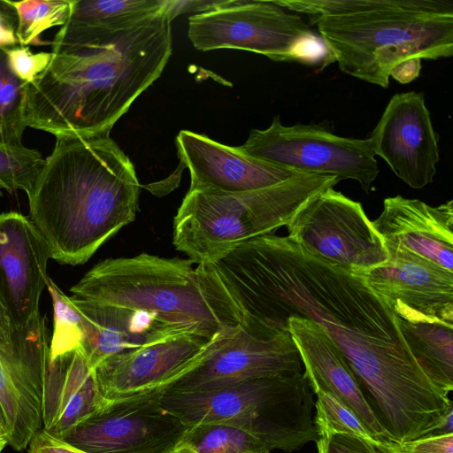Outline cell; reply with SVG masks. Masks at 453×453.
Here are the masks:
<instances>
[{
    "mask_svg": "<svg viewBox=\"0 0 453 453\" xmlns=\"http://www.w3.org/2000/svg\"><path fill=\"white\" fill-rule=\"evenodd\" d=\"M211 265L250 334L274 337L288 331V317L319 324L395 441L430 432L447 414L449 398L426 376L397 316L361 275L273 234L240 244Z\"/></svg>",
    "mask_w": 453,
    "mask_h": 453,
    "instance_id": "1",
    "label": "cell"
},
{
    "mask_svg": "<svg viewBox=\"0 0 453 453\" xmlns=\"http://www.w3.org/2000/svg\"><path fill=\"white\" fill-rule=\"evenodd\" d=\"M164 12L111 29L64 24L47 69L27 86V127L57 136L110 133L159 76L173 50Z\"/></svg>",
    "mask_w": 453,
    "mask_h": 453,
    "instance_id": "2",
    "label": "cell"
},
{
    "mask_svg": "<svg viewBox=\"0 0 453 453\" xmlns=\"http://www.w3.org/2000/svg\"><path fill=\"white\" fill-rule=\"evenodd\" d=\"M133 163L110 133L57 136L27 195L28 218L61 265L86 263L138 210Z\"/></svg>",
    "mask_w": 453,
    "mask_h": 453,
    "instance_id": "3",
    "label": "cell"
},
{
    "mask_svg": "<svg viewBox=\"0 0 453 453\" xmlns=\"http://www.w3.org/2000/svg\"><path fill=\"white\" fill-rule=\"evenodd\" d=\"M305 13L340 70L387 88L418 77L421 59L453 54L450 0H275Z\"/></svg>",
    "mask_w": 453,
    "mask_h": 453,
    "instance_id": "4",
    "label": "cell"
},
{
    "mask_svg": "<svg viewBox=\"0 0 453 453\" xmlns=\"http://www.w3.org/2000/svg\"><path fill=\"white\" fill-rule=\"evenodd\" d=\"M148 253L107 258L70 288L71 297L146 311L185 333L213 339L242 326L234 302L210 264Z\"/></svg>",
    "mask_w": 453,
    "mask_h": 453,
    "instance_id": "5",
    "label": "cell"
},
{
    "mask_svg": "<svg viewBox=\"0 0 453 453\" xmlns=\"http://www.w3.org/2000/svg\"><path fill=\"white\" fill-rule=\"evenodd\" d=\"M339 181L333 175L296 173L248 192L188 189L173 219V245L194 264L213 263L240 244L287 226L310 198Z\"/></svg>",
    "mask_w": 453,
    "mask_h": 453,
    "instance_id": "6",
    "label": "cell"
},
{
    "mask_svg": "<svg viewBox=\"0 0 453 453\" xmlns=\"http://www.w3.org/2000/svg\"><path fill=\"white\" fill-rule=\"evenodd\" d=\"M311 391L305 374L300 372L210 389L161 391L160 402L188 427L226 420L250 421L271 436L276 449L290 453L318 438Z\"/></svg>",
    "mask_w": 453,
    "mask_h": 453,
    "instance_id": "7",
    "label": "cell"
},
{
    "mask_svg": "<svg viewBox=\"0 0 453 453\" xmlns=\"http://www.w3.org/2000/svg\"><path fill=\"white\" fill-rule=\"evenodd\" d=\"M242 153L297 173L333 175L355 180L369 193L379 174L370 141L342 137L319 125L284 126L275 116L264 130L253 129Z\"/></svg>",
    "mask_w": 453,
    "mask_h": 453,
    "instance_id": "8",
    "label": "cell"
},
{
    "mask_svg": "<svg viewBox=\"0 0 453 453\" xmlns=\"http://www.w3.org/2000/svg\"><path fill=\"white\" fill-rule=\"evenodd\" d=\"M314 35L299 15L276 1H219L213 9L191 15L188 27L196 50H242L274 61H298L302 46Z\"/></svg>",
    "mask_w": 453,
    "mask_h": 453,
    "instance_id": "9",
    "label": "cell"
},
{
    "mask_svg": "<svg viewBox=\"0 0 453 453\" xmlns=\"http://www.w3.org/2000/svg\"><path fill=\"white\" fill-rule=\"evenodd\" d=\"M286 226L309 253L357 275L389 257L362 204L334 188L310 198Z\"/></svg>",
    "mask_w": 453,
    "mask_h": 453,
    "instance_id": "10",
    "label": "cell"
},
{
    "mask_svg": "<svg viewBox=\"0 0 453 453\" xmlns=\"http://www.w3.org/2000/svg\"><path fill=\"white\" fill-rule=\"evenodd\" d=\"M161 394L105 400L60 439L88 453H173L188 426L162 406Z\"/></svg>",
    "mask_w": 453,
    "mask_h": 453,
    "instance_id": "11",
    "label": "cell"
},
{
    "mask_svg": "<svg viewBox=\"0 0 453 453\" xmlns=\"http://www.w3.org/2000/svg\"><path fill=\"white\" fill-rule=\"evenodd\" d=\"M302 365L288 331L264 339L239 325L217 334L188 368L157 390H203L257 378L300 373Z\"/></svg>",
    "mask_w": 453,
    "mask_h": 453,
    "instance_id": "12",
    "label": "cell"
},
{
    "mask_svg": "<svg viewBox=\"0 0 453 453\" xmlns=\"http://www.w3.org/2000/svg\"><path fill=\"white\" fill-rule=\"evenodd\" d=\"M368 140L374 155L411 188L433 182L440 160L439 135L422 92L394 95Z\"/></svg>",
    "mask_w": 453,
    "mask_h": 453,
    "instance_id": "13",
    "label": "cell"
},
{
    "mask_svg": "<svg viewBox=\"0 0 453 453\" xmlns=\"http://www.w3.org/2000/svg\"><path fill=\"white\" fill-rule=\"evenodd\" d=\"M361 275L400 319L453 325V272L399 249Z\"/></svg>",
    "mask_w": 453,
    "mask_h": 453,
    "instance_id": "14",
    "label": "cell"
},
{
    "mask_svg": "<svg viewBox=\"0 0 453 453\" xmlns=\"http://www.w3.org/2000/svg\"><path fill=\"white\" fill-rule=\"evenodd\" d=\"M14 350L0 353V406L8 444L27 448L42 428V375L50 340L44 317L14 333Z\"/></svg>",
    "mask_w": 453,
    "mask_h": 453,
    "instance_id": "15",
    "label": "cell"
},
{
    "mask_svg": "<svg viewBox=\"0 0 453 453\" xmlns=\"http://www.w3.org/2000/svg\"><path fill=\"white\" fill-rule=\"evenodd\" d=\"M49 246L27 216L0 213V303L15 330L37 319L47 287Z\"/></svg>",
    "mask_w": 453,
    "mask_h": 453,
    "instance_id": "16",
    "label": "cell"
},
{
    "mask_svg": "<svg viewBox=\"0 0 453 453\" xmlns=\"http://www.w3.org/2000/svg\"><path fill=\"white\" fill-rule=\"evenodd\" d=\"M211 341L179 334L112 357L94 370L100 393L113 400L160 389L188 368Z\"/></svg>",
    "mask_w": 453,
    "mask_h": 453,
    "instance_id": "17",
    "label": "cell"
},
{
    "mask_svg": "<svg viewBox=\"0 0 453 453\" xmlns=\"http://www.w3.org/2000/svg\"><path fill=\"white\" fill-rule=\"evenodd\" d=\"M286 327L297 348L311 390L328 394L348 407L377 441L395 442L377 419L344 355L324 328L300 317H288Z\"/></svg>",
    "mask_w": 453,
    "mask_h": 453,
    "instance_id": "18",
    "label": "cell"
},
{
    "mask_svg": "<svg viewBox=\"0 0 453 453\" xmlns=\"http://www.w3.org/2000/svg\"><path fill=\"white\" fill-rule=\"evenodd\" d=\"M176 145L190 173V190L248 192L274 186L297 173L188 130L178 134Z\"/></svg>",
    "mask_w": 453,
    "mask_h": 453,
    "instance_id": "19",
    "label": "cell"
},
{
    "mask_svg": "<svg viewBox=\"0 0 453 453\" xmlns=\"http://www.w3.org/2000/svg\"><path fill=\"white\" fill-rule=\"evenodd\" d=\"M372 224L387 249H399L453 272V201L431 206L402 196L387 197Z\"/></svg>",
    "mask_w": 453,
    "mask_h": 453,
    "instance_id": "20",
    "label": "cell"
},
{
    "mask_svg": "<svg viewBox=\"0 0 453 453\" xmlns=\"http://www.w3.org/2000/svg\"><path fill=\"white\" fill-rule=\"evenodd\" d=\"M70 298L80 314V349L92 370L112 357L185 334L146 311Z\"/></svg>",
    "mask_w": 453,
    "mask_h": 453,
    "instance_id": "21",
    "label": "cell"
},
{
    "mask_svg": "<svg viewBox=\"0 0 453 453\" xmlns=\"http://www.w3.org/2000/svg\"><path fill=\"white\" fill-rule=\"evenodd\" d=\"M413 357L429 380L445 395L453 390V325L411 323L397 317Z\"/></svg>",
    "mask_w": 453,
    "mask_h": 453,
    "instance_id": "22",
    "label": "cell"
},
{
    "mask_svg": "<svg viewBox=\"0 0 453 453\" xmlns=\"http://www.w3.org/2000/svg\"><path fill=\"white\" fill-rule=\"evenodd\" d=\"M94 378L95 371L80 348L53 358L48 351L42 375V428L52 427L69 401Z\"/></svg>",
    "mask_w": 453,
    "mask_h": 453,
    "instance_id": "23",
    "label": "cell"
},
{
    "mask_svg": "<svg viewBox=\"0 0 453 453\" xmlns=\"http://www.w3.org/2000/svg\"><path fill=\"white\" fill-rule=\"evenodd\" d=\"M180 444L198 453H270L275 449L269 434L248 420L190 426Z\"/></svg>",
    "mask_w": 453,
    "mask_h": 453,
    "instance_id": "24",
    "label": "cell"
},
{
    "mask_svg": "<svg viewBox=\"0 0 453 453\" xmlns=\"http://www.w3.org/2000/svg\"><path fill=\"white\" fill-rule=\"evenodd\" d=\"M167 0H72L65 23L125 28L164 12Z\"/></svg>",
    "mask_w": 453,
    "mask_h": 453,
    "instance_id": "25",
    "label": "cell"
},
{
    "mask_svg": "<svg viewBox=\"0 0 453 453\" xmlns=\"http://www.w3.org/2000/svg\"><path fill=\"white\" fill-rule=\"evenodd\" d=\"M17 15L16 36L21 46L43 44L42 34L68 19L72 0L9 1Z\"/></svg>",
    "mask_w": 453,
    "mask_h": 453,
    "instance_id": "26",
    "label": "cell"
},
{
    "mask_svg": "<svg viewBox=\"0 0 453 453\" xmlns=\"http://www.w3.org/2000/svg\"><path fill=\"white\" fill-rule=\"evenodd\" d=\"M27 86L12 73L4 50L0 49V143H22L27 127Z\"/></svg>",
    "mask_w": 453,
    "mask_h": 453,
    "instance_id": "27",
    "label": "cell"
},
{
    "mask_svg": "<svg viewBox=\"0 0 453 453\" xmlns=\"http://www.w3.org/2000/svg\"><path fill=\"white\" fill-rule=\"evenodd\" d=\"M46 159L34 149L20 144L0 143V184L12 193H30Z\"/></svg>",
    "mask_w": 453,
    "mask_h": 453,
    "instance_id": "28",
    "label": "cell"
},
{
    "mask_svg": "<svg viewBox=\"0 0 453 453\" xmlns=\"http://www.w3.org/2000/svg\"><path fill=\"white\" fill-rule=\"evenodd\" d=\"M46 288L53 304V334L49 345V357L53 358L80 348L81 331L80 314L70 296H66L50 276Z\"/></svg>",
    "mask_w": 453,
    "mask_h": 453,
    "instance_id": "29",
    "label": "cell"
},
{
    "mask_svg": "<svg viewBox=\"0 0 453 453\" xmlns=\"http://www.w3.org/2000/svg\"><path fill=\"white\" fill-rule=\"evenodd\" d=\"M315 394L317 401L314 403L313 422L318 434H344L376 441L348 407L328 394L321 391Z\"/></svg>",
    "mask_w": 453,
    "mask_h": 453,
    "instance_id": "30",
    "label": "cell"
},
{
    "mask_svg": "<svg viewBox=\"0 0 453 453\" xmlns=\"http://www.w3.org/2000/svg\"><path fill=\"white\" fill-rule=\"evenodd\" d=\"M12 73L21 81L32 83L49 66L53 53H33L29 46H13L3 49Z\"/></svg>",
    "mask_w": 453,
    "mask_h": 453,
    "instance_id": "31",
    "label": "cell"
},
{
    "mask_svg": "<svg viewBox=\"0 0 453 453\" xmlns=\"http://www.w3.org/2000/svg\"><path fill=\"white\" fill-rule=\"evenodd\" d=\"M318 453H393L391 444L344 434H318L315 441Z\"/></svg>",
    "mask_w": 453,
    "mask_h": 453,
    "instance_id": "32",
    "label": "cell"
},
{
    "mask_svg": "<svg viewBox=\"0 0 453 453\" xmlns=\"http://www.w3.org/2000/svg\"><path fill=\"white\" fill-rule=\"evenodd\" d=\"M396 453H453V432H435L402 443L394 442Z\"/></svg>",
    "mask_w": 453,
    "mask_h": 453,
    "instance_id": "33",
    "label": "cell"
},
{
    "mask_svg": "<svg viewBox=\"0 0 453 453\" xmlns=\"http://www.w3.org/2000/svg\"><path fill=\"white\" fill-rule=\"evenodd\" d=\"M27 453H88L42 428L27 445Z\"/></svg>",
    "mask_w": 453,
    "mask_h": 453,
    "instance_id": "34",
    "label": "cell"
},
{
    "mask_svg": "<svg viewBox=\"0 0 453 453\" xmlns=\"http://www.w3.org/2000/svg\"><path fill=\"white\" fill-rule=\"evenodd\" d=\"M17 15L13 11H0V49H7L19 43L16 36Z\"/></svg>",
    "mask_w": 453,
    "mask_h": 453,
    "instance_id": "35",
    "label": "cell"
},
{
    "mask_svg": "<svg viewBox=\"0 0 453 453\" xmlns=\"http://www.w3.org/2000/svg\"><path fill=\"white\" fill-rule=\"evenodd\" d=\"M14 327L5 308L0 303V352L11 354L14 350Z\"/></svg>",
    "mask_w": 453,
    "mask_h": 453,
    "instance_id": "36",
    "label": "cell"
},
{
    "mask_svg": "<svg viewBox=\"0 0 453 453\" xmlns=\"http://www.w3.org/2000/svg\"><path fill=\"white\" fill-rule=\"evenodd\" d=\"M9 445L8 438L4 428L0 425V453L3 452L4 449Z\"/></svg>",
    "mask_w": 453,
    "mask_h": 453,
    "instance_id": "37",
    "label": "cell"
},
{
    "mask_svg": "<svg viewBox=\"0 0 453 453\" xmlns=\"http://www.w3.org/2000/svg\"><path fill=\"white\" fill-rule=\"evenodd\" d=\"M173 453H198L193 449L189 448L187 445L180 444L179 445Z\"/></svg>",
    "mask_w": 453,
    "mask_h": 453,
    "instance_id": "38",
    "label": "cell"
},
{
    "mask_svg": "<svg viewBox=\"0 0 453 453\" xmlns=\"http://www.w3.org/2000/svg\"><path fill=\"white\" fill-rule=\"evenodd\" d=\"M14 8L8 3V0H0V11H13Z\"/></svg>",
    "mask_w": 453,
    "mask_h": 453,
    "instance_id": "39",
    "label": "cell"
},
{
    "mask_svg": "<svg viewBox=\"0 0 453 453\" xmlns=\"http://www.w3.org/2000/svg\"><path fill=\"white\" fill-rule=\"evenodd\" d=\"M0 425L4 428L5 432H6V422H5V418H4V412H3V410L0 406Z\"/></svg>",
    "mask_w": 453,
    "mask_h": 453,
    "instance_id": "40",
    "label": "cell"
},
{
    "mask_svg": "<svg viewBox=\"0 0 453 453\" xmlns=\"http://www.w3.org/2000/svg\"><path fill=\"white\" fill-rule=\"evenodd\" d=\"M3 189H4V188H3V187H2V186H1V184H0V196H3Z\"/></svg>",
    "mask_w": 453,
    "mask_h": 453,
    "instance_id": "41",
    "label": "cell"
},
{
    "mask_svg": "<svg viewBox=\"0 0 453 453\" xmlns=\"http://www.w3.org/2000/svg\"><path fill=\"white\" fill-rule=\"evenodd\" d=\"M393 444H394V442L391 444V449H392V452H393V453H396V452L394 450V449H393Z\"/></svg>",
    "mask_w": 453,
    "mask_h": 453,
    "instance_id": "42",
    "label": "cell"
}]
</instances>
